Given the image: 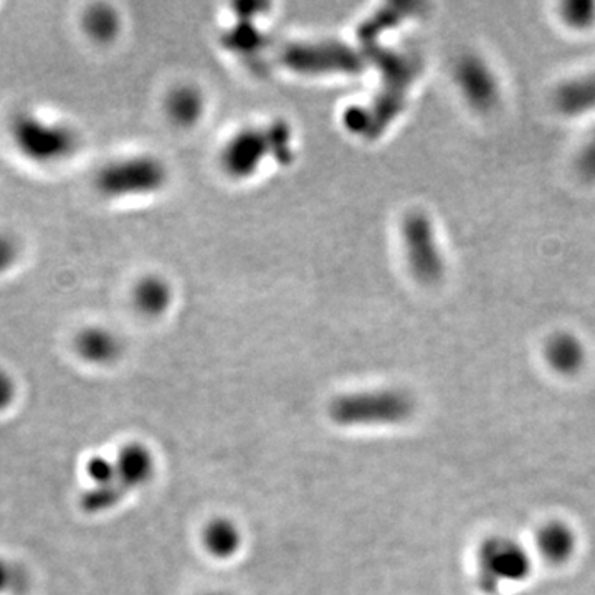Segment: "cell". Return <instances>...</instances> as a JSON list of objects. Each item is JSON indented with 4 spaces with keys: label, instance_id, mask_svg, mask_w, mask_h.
<instances>
[{
    "label": "cell",
    "instance_id": "obj_20",
    "mask_svg": "<svg viewBox=\"0 0 595 595\" xmlns=\"http://www.w3.org/2000/svg\"><path fill=\"white\" fill-rule=\"evenodd\" d=\"M575 169L584 181L595 182V133H592L579 149Z\"/></svg>",
    "mask_w": 595,
    "mask_h": 595
},
{
    "label": "cell",
    "instance_id": "obj_11",
    "mask_svg": "<svg viewBox=\"0 0 595 595\" xmlns=\"http://www.w3.org/2000/svg\"><path fill=\"white\" fill-rule=\"evenodd\" d=\"M544 356L556 373L572 376L584 367L587 354L578 336L572 332H556L546 342Z\"/></svg>",
    "mask_w": 595,
    "mask_h": 595
},
{
    "label": "cell",
    "instance_id": "obj_9",
    "mask_svg": "<svg viewBox=\"0 0 595 595\" xmlns=\"http://www.w3.org/2000/svg\"><path fill=\"white\" fill-rule=\"evenodd\" d=\"M453 78L466 104L478 113H489L500 104V82L482 57L475 53L460 57L453 69Z\"/></svg>",
    "mask_w": 595,
    "mask_h": 595
},
{
    "label": "cell",
    "instance_id": "obj_10",
    "mask_svg": "<svg viewBox=\"0 0 595 595\" xmlns=\"http://www.w3.org/2000/svg\"><path fill=\"white\" fill-rule=\"evenodd\" d=\"M555 108L568 118L595 113V70L559 85L555 93Z\"/></svg>",
    "mask_w": 595,
    "mask_h": 595
},
{
    "label": "cell",
    "instance_id": "obj_7",
    "mask_svg": "<svg viewBox=\"0 0 595 595\" xmlns=\"http://www.w3.org/2000/svg\"><path fill=\"white\" fill-rule=\"evenodd\" d=\"M405 258L418 281L435 284L445 275V258L437 230L424 212L409 214L402 223Z\"/></svg>",
    "mask_w": 595,
    "mask_h": 595
},
{
    "label": "cell",
    "instance_id": "obj_1",
    "mask_svg": "<svg viewBox=\"0 0 595 595\" xmlns=\"http://www.w3.org/2000/svg\"><path fill=\"white\" fill-rule=\"evenodd\" d=\"M415 402L399 389L345 393L329 405V417L342 427L402 424L414 415Z\"/></svg>",
    "mask_w": 595,
    "mask_h": 595
},
{
    "label": "cell",
    "instance_id": "obj_19",
    "mask_svg": "<svg viewBox=\"0 0 595 595\" xmlns=\"http://www.w3.org/2000/svg\"><path fill=\"white\" fill-rule=\"evenodd\" d=\"M27 572L8 559L0 558V595L22 594L27 591Z\"/></svg>",
    "mask_w": 595,
    "mask_h": 595
},
{
    "label": "cell",
    "instance_id": "obj_6",
    "mask_svg": "<svg viewBox=\"0 0 595 595\" xmlns=\"http://www.w3.org/2000/svg\"><path fill=\"white\" fill-rule=\"evenodd\" d=\"M530 572V556L511 537H489L479 548L478 585L488 594L500 591L501 585L524 581Z\"/></svg>",
    "mask_w": 595,
    "mask_h": 595
},
{
    "label": "cell",
    "instance_id": "obj_5",
    "mask_svg": "<svg viewBox=\"0 0 595 595\" xmlns=\"http://www.w3.org/2000/svg\"><path fill=\"white\" fill-rule=\"evenodd\" d=\"M168 179V171L159 159L134 156L105 166L96 175V187L108 197L151 194Z\"/></svg>",
    "mask_w": 595,
    "mask_h": 595
},
{
    "label": "cell",
    "instance_id": "obj_16",
    "mask_svg": "<svg viewBox=\"0 0 595 595\" xmlns=\"http://www.w3.org/2000/svg\"><path fill=\"white\" fill-rule=\"evenodd\" d=\"M168 110L175 123L189 126L203 114V95L197 89L191 88V86H181L169 96Z\"/></svg>",
    "mask_w": 595,
    "mask_h": 595
},
{
    "label": "cell",
    "instance_id": "obj_14",
    "mask_svg": "<svg viewBox=\"0 0 595 595\" xmlns=\"http://www.w3.org/2000/svg\"><path fill=\"white\" fill-rule=\"evenodd\" d=\"M204 546L217 559H229L242 546V533L233 521L219 518L210 521L203 533Z\"/></svg>",
    "mask_w": 595,
    "mask_h": 595
},
{
    "label": "cell",
    "instance_id": "obj_17",
    "mask_svg": "<svg viewBox=\"0 0 595 595\" xmlns=\"http://www.w3.org/2000/svg\"><path fill=\"white\" fill-rule=\"evenodd\" d=\"M83 24H85L89 37L98 41L111 40L117 37L118 31H120V19H118L117 12L108 5H95L89 9L83 19Z\"/></svg>",
    "mask_w": 595,
    "mask_h": 595
},
{
    "label": "cell",
    "instance_id": "obj_12",
    "mask_svg": "<svg viewBox=\"0 0 595 595\" xmlns=\"http://www.w3.org/2000/svg\"><path fill=\"white\" fill-rule=\"evenodd\" d=\"M121 348L118 336L105 328L83 329L75 339L76 354L95 366L114 363L120 357Z\"/></svg>",
    "mask_w": 595,
    "mask_h": 595
},
{
    "label": "cell",
    "instance_id": "obj_15",
    "mask_svg": "<svg viewBox=\"0 0 595 595\" xmlns=\"http://www.w3.org/2000/svg\"><path fill=\"white\" fill-rule=\"evenodd\" d=\"M171 288L161 278H146L134 291V303L144 315H162L171 305Z\"/></svg>",
    "mask_w": 595,
    "mask_h": 595
},
{
    "label": "cell",
    "instance_id": "obj_22",
    "mask_svg": "<svg viewBox=\"0 0 595 595\" xmlns=\"http://www.w3.org/2000/svg\"><path fill=\"white\" fill-rule=\"evenodd\" d=\"M19 245L8 233H0V274L11 270L19 258Z\"/></svg>",
    "mask_w": 595,
    "mask_h": 595
},
{
    "label": "cell",
    "instance_id": "obj_23",
    "mask_svg": "<svg viewBox=\"0 0 595 595\" xmlns=\"http://www.w3.org/2000/svg\"><path fill=\"white\" fill-rule=\"evenodd\" d=\"M15 399V382L4 371H0V412L5 411Z\"/></svg>",
    "mask_w": 595,
    "mask_h": 595
},
{
    "label": "cell",
    "instance_id": "obj_21",
    "mask_svg": "<svg viewBox=\"0 0 595 595\" xmlns=\"http://www.w3.org/2000/svg\"><path fill=\"white\" fill-rule=\"evenodd\" d=\"M86 475L92 479L93 486L108 485L114 478V460L104 459V457H93L86 463Z\"/></svg>",
    "mask_w": 595,
    "mask_h": 595
},
{
    "label": "cell",
    "instance_id": "obj_24",
    "mask_svg": "<svg viewBox=\"0 0 595 595\" xmlns=\"http://www.w3.org/2000/svg\"><path fill=\"white\" fill-rule=\"evenodd\" d=\"M204 595H229V594H226V592H209V594H204Z\"/></svg>",
    "mask_w": 595,
    "mask_h": 595
},
{
    "label": "cell",
    "instance_id": "obj_3",
    "mask_svg": "<svg viewBox=\"0 0 595 595\" xmlns=\"http://www.w3.org/2000/svg\"><path fill=\"white\" fill-rule=\"evenodd\" d=\"M9 133L15 149L37 165L65 161L78 149V134L72 127L27 111L15 114Z\"/></svg>",
    "mask_w": 595,
    "mask_h": 595
},
{
    "label": "cell",
    "instance_id": "obj_2",
    "mask_svg": "<svg viewBox=\"0 0 595 595\" xmlns=\"http://www.w3.org/2000/svg\"><path fill=\"white\" fill-rule=\"evenodd\" d=\"M156 472L155 456L141 444H130L114 459L113 482L93 486L82 496L85 513L99 514L113 510L130 493L151 482Z\"/></svg>",
    "mask_w": 595,
    "mask_h": 595
},
{
    "label": "cell",
    "instance_id": "obj_18",
    "mask_svg": "<svg viewBox=\"0 0 595 595\" xmlns=\"http://www.w3.org/2000/svg\"><path fill=\"white\" fill-rule=\"evenodd\" d=\"M561 19L574 31H587L595 25V4L592 2H569L562 5Z\"/></svg>",
    "mask_w": 595,
    "mask_h": 595
},
{
    "label": "cell",
    "instance_id": "obj_13",
    "mask_svg": "<svg viewBox=\"0 0 595 595\" xmlns=\"http://www.w3.org/2000/svg\"><path fill=\"white\" fill-rule=\"evenodd\" d=\"M537 549L552 564H562L575 549V536L564 523L552 521L537 534Z\"/></svg>",
    "mask_w": 595,
    "mask_h": 595
},
{
    "label": "cell",
    "instance_id": "obj_8",
    "mask_svg": "<svg viewBox=\"0 0 595 595\" xmlns=\"http://www.w3.org/2000/svg\"><path fill=\"white\" fill-rule=\"evenodd\" d=\"M281 59L290 69L302 73H354L363 69L353 48L339 41L288 45Z\"/></svg>",
    "mask_w": 595,
    "mask_h": 595
},
{
    "label": "cell",
    "instance_id": "obj_4",
    "mask_svg": "<svg viewBox=\"0 0 595 595\" xmlns=\"http://www.w3.org/2000/svg\"><path fill=\"white\" fill-rule=\"evenodd\" d=\"M290 158V131L284 124L267 127H252L236 134L223 149V168L235 178L254 174L267 156Z\"/></svg>",
    "mask_w": 595,
    "mask_h": 595
}]
</instances>
